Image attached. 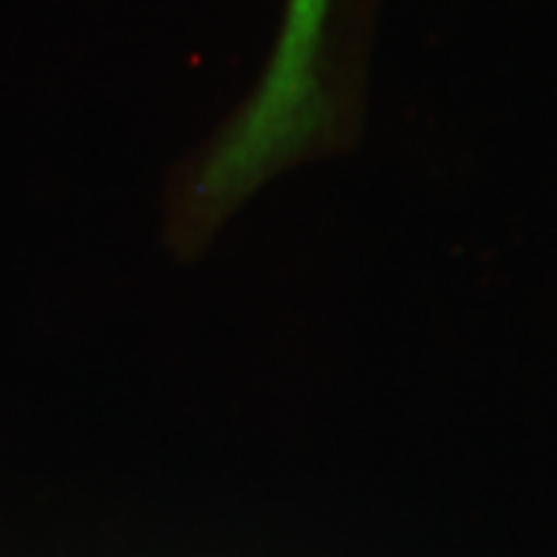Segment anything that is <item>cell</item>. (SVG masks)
<instances>
[{
	"label": "cell",
	"instance_id": "1",
	"mask_svg": "<svg viewBox=\"0 0 557 557\" xmlns=\"http://www.w3.org/2000/svg\"><path fill=\"white\" fill-rule=\"evenodd\" d=\"M335 0H288L273 60L255 97L183 174L174 226L199 245L276 171L335 139V102L325 90V35Z\"/></svg>",
	"mask_w": 557,
	"mask_h": 557
}]
</instances>
